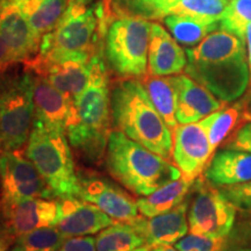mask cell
Returning a JSON list of instances; mask_svg holds the SVG:
<instances>
[{
    "mask_svg": "<svg viewBox=\"0 0 251 251\" xmlns=\"http://www.w3.org/2000/svg\"><path fill=\"white\" fill-rule=\"evenodd\" d=\"M185 72L225 103L246 93L250 83L246 41L219 28L187 48Z\"/></svg>",
    "mask_w": 251,
    "mask_h": 251,
    "instance_id": "obj_1",
    "label": "cell"
},
{
    "mask_svg": "<svg viewBox=\"0 0 251 251\" xmlns=\"http://www.w3.org/2000/svg\"><path fill=\"white\" fill-rule=\"evenodd\" d=\"M111 117L107 70L98 52L92 58L89 85L74 100L65 128L71 146L90 162L105 157L111 135Z\"/></svg>",
    "mask_w": 251,
    "mask_h": 251,
    "instance_id": "obj_2",
    "label": "cell"
},
{
    "mask_svg": "<svg viewBox=\"0 0 251 251\" xmlns=\"http://www.w3.org/2000/svg\"><path fill=\"white\" fill-rule=\"evenodd\" d=\"M111 111L115 129L170 161L174 148L172 130L157 112L142 81L127 78L115 83L111 94Z\"/></svg>",
    "mask_w": 251,
    "mask_h": 251,
    "instance_id": "obj_3",
    "label": "cell"
},
{
    "mask_svg": "<svg viewBox=\"0 0 251 251\" xmlns=\"http://www.w3.org/2000/svg\"><path fill=\"white\" fill-rule=\"evenodd\" d=\"M109 175L131 193L147 197L163 185L181 177V172L169 159L150 151L142 144L112 130L105 153Z\"/></svg>",
    "mask_w": 251,
    "mask_h": 251,
    "instance_id": "obj_4",
    "label": "cell"
},
{
    "mask_svg": "<svg viewBox=\"0 0 251 251\" xmlns=\"http://www.w3.org/2000/svg\"><path fill=\"white\" fill-rule=\"evenodd\" d=\"M99 19L97 9L80 0H70L58 24L41 40L40 50L29 61L37 63L65 59H91L98 54Z\"/></svg>",
    "mask_w": 251,
    "mask_h": 251,
    "instance_id": "obj_5",
    "label": "cell"
},
{
    "mask_svg": "<svg viewBox=\"0 0 251 251\" xmlns=\"http://www.w3.org/2000/svg\"><path fill=\"white\" fill-rule=\"evenodd\" d=\"M25 155L35 165L56 198L77 197L79 177L67 131L34 120Z\"/></svg>",
    "mask_w": 251,
    "mask_h": 251,
    "instance_id": "obj_6",
    "label": "cell"
},
{
    "mask_svg": "<svg viewBox=\"0 0 251 251\" xmlns=\"http://www.w3.org/2000/svg\"><path fill=\"white\" fill-rule=\"evenodd\" d=\"M151 23L144 18L124 15L106 30L105 55L109 67L124 78H143L148 72Z\"/></svg>",
    "mask_w": 251,
    "mask_h": 251,
    "instance_id": "obj_7",
    "label": "cell"
},
{
    "mask_svg": "<svg viewBox=\"0 0 251 251\" xmlns=\"http://www.w3.org/2000/svg\"><path fill=\"white\" fill-rule=\"evenodd\" d=\"M34 122L33 75L8 76L0 86V131L4 151L21 150Z\"/></svg>",
    "mask_w": 251,
    "mask_h": 251,
    "instance_id": "obj_8",
    "label": "cell"
},
{
    "mask_svg": "<svg viewBox=\"0 0 251 251\" xmlns=\"http://www.w3.org/2000/svg\"><path fill=\"white\" fill-rule=\"evenodd\" d=\"M194 188L187 214L190 233L228 237L236 218V207L222 193L221 188L208 183L205 177L197 178Z\"/></svg>",
    "mask_w": 251,
    "mask_h": 251,
    "instance_id": "obj_9",
    "label": "cell"
},
{
    "mask_svg": "<svg viewBox=\"0 0 251 251\" xmlns=\"http://www.w3.org/2000/svg\"><path fill=\"white\" fill-rule=\"evenodd\" d=\"M28 198L54 199L56 197L21 150L4 151L0 155V201Z\"/></svg>",
    "mask_w": 251,
    "mask_h": 251,
    "instance_id": "obj_10",
    "label": "cell"
},
{
    "mask_svg": "<svg viewBox=\"0 0 251 251\" xmlns=\"http://www.w3.org/2000/svg\"><path fill=\"white\" fill-rule=\"evenodd\" d=\"M0 214L2 227L18 238L37 228L57 225L59 201L46 198L0 201Z\"/></svg>",
    "mask_w": 251,
    "mask_h": 251,
    "instance_id": "obj_11",
    "label": "cell"
},
{
    "mask_svg": "<svg viewBox=\"0 0 251 251\" xmlns=\"http://www.w3.org/2000/svg\"><path fill=\"white\" fill-rule=\"evenodd\" d=\"M213 155L201 122L178 125L175 128L172 158L185 179L199 178L211 163Z\"/></svg>",
    "mask_w": 251,
    "mask_h": 251,
    "instance_id": "obj_12",
    "label": "cell"
},
{
    "mask_svg": "<svg viewBox=\"0 0 251 251\" xmlns=\"http://www.w3.org/2000/svg\"><path fill=\"white\" fill-rule=\"evenodd\" d=\"M0 34L17 63L35 57L41 37L31 29L25 9V0H0Z\"/></svg>",
    "mask_w": 251,
    "mask_h": 251,
    "instance_id": "obj_13",
    "label": "cell"
},
{
    "mask_svg": "<svg viewBox=\"0 0 251 251\" xmlns=\"http://www.w3.org/2000/svg\"><path fill=\"white\" fill-rule=\"evenodd\" d=\"M77 198L96 205L115 221L128 222L139 216L137 201L133 197L102 178H79Z\"/></svg>",
    "mask_w": 251,
    "mask_h": 251,
    "instance_id": "obj_14",
    "label": "cell"
},
{
    "mask_svg": "<svg viewBox=\"0 0 251 251\" xmlns=\"http://www.w3.org/2000/svg\"><path fill=\"white\" fill-rule=\"evenodd\" d=\"M57 199L59 201V220L56 227L67 238L99 234L102 229L115 222V220L96 205L77 197Z\"/></svg>",
    "mask_w": 251,
    "mask_h": 251,
    "instance_id": "obj_15",
    "label": "cell"
},
{
    "mask_svg": "<svg viewBox=\"0 0 251 251\" xmlns=\"http://www.w3.org/2000/svg\"><path fill=\"white\" fill-rule=\"evenodd\" d=\"M92 58H72L50 63L27 61L24 65L25 70L36 76L45 77L56 89L75 100L89 85Z\"/></svg>",
    "mask_w": 251,
    "mask_h": 251,
    "instance_id": "obj_16",
    "label": "cell"
},
{
    "mask_svg": "<svg viewBox=\"0 0 251 251\" xmlns=\"http://www.w3.org/2000/svg\"><path fill=\"white\" fill-rule=\"evenodd\" d=\"M172 79L177 91L176 118L179 125L202 120L226 106L224 101L188 75H175Z\"/></svg>",
    "mask_w": 251,
    "mask_h": 251,
    "instance_id": "obj_17",
    "label": "cell"
},
{
    "mask_svg": "<svg viewBox=\"0 0 251 251\" xmlns=\"http://www.w3.org/2000/svg\"><path fill=\"white\" fill-rule=\"evenodd\" d=\"M190 207L188 197L183 202L176 206L171 211L163 214L144 218L137 216L131 222L139 229L146 240V244L152 248L159 246H171L177 243L188 231L187 209Z\"/></svg>",
    "mask_w": 251,
    "mask_h": 251,
    "instance_id": "obj_18",
    "label": "cell"
},
{
    "mask_svg": "<svg viewBox=\"0 0 251 251\" xmlns=\"http://www.w3.org/2000/svg\"><path fill=\"white\" fill-rule=\"evenodd\" d=\"M186 51L162 25L151 23L148 51V74L151 76H175L185 70Z\"/></svg>",
    "mask_w": 251,
    "mask_h": 251,
    "instance_id": "obj_19",
    "label": "cell"
},
{
    "mask_svg": "<svg viewBox=\"0 0 251 251\" xmlns=\"http://www.w3.org/2000/svg\"><path fill=\"white\" fill-rule=\"evenodd\" d=\"M33 100L34 120L65 130L74 99L56 89L45 77L33 75Z\"/></svg>",
    "mask_w": 251,
    "mask_h": 251,
    "instance_id": "obj_20",
    "label": "cell"
},
{
    "mask_svg": "<svg viewBox=\"0 0 251 251\" xmlns=\"http://www.w3.org/2000/svg\"><path fill=\"white\" fill-rule=\"evenodd\" d=\"M205 178L216 187L250 181L251 152L229 148L216 152L205 170Z\"/></svg>",
    "mask_w": 251,
    "mask_h": 251,
    "instance_id": "obj_21",
    "label": "cell"
},
{
    "mask_svg": "<svg viewBox=\"0 0 251 251\" xmlns=\"http://www.w3.org/2000/svg\"><path fill=\"white\" fill-rule=\"evenodd\" d=\"M196 180L185 179L184 177L163 185L155 192L137 200L139 212L144 218L163 214L171 211L184 201L191 193Z\"/></svg>",
    "mask_w": 251,
    "mask_h": 251,
    "instance_id": "obj_22",
    "label": "cell"
},
{
    "mask_svg": "<svg viewBox=\"0 0 251 251\" xmlns=\"http://www.w3.org/2000/svg\"><path fill=\"white\" fill-rule=\"evenodd\" d=\"M200 122L206 129L212 151L214 153L222 143L230 139L234 131L236 133L238 128L242 127L241 122L247 124L248 119L242 103L237 102L234 106H225L219 111L213 112Z\"/></svg>",
    "mask_w": 251,
    "mask_h": 251,
    "instance_id": "obj_23",
    "label": "cell"
},
{
    "mask_svg": "<svg viewBox=\"0 0 251 251\" xmlns=\"http://www.w3.org/2000/svg\"><path fill=\"white\" fill-rule=\"evenodd\" d=\"M148 93L157 112L161 114L168 127L174 131L178 126L176 118L177 109V91L172 76H151L147 74L140 79Z\"/></svg>",
    "mask_w": 251,
    "mask_h": 251,
    "instance_id": "obj_24",
    "label": "cell"
},
{
    "mask_svg": "<svg viewBox=\"0 0 251 251\" xmlns=\"http://www.w3.org/2000/svg\"><path fill=\"white\" fill-rule=\"evenodd\" d=\"M163 20L174 39L186 47L197 46L206 36L220 28V23H208L177 14L165 15Z\"/></svg>",
    "mask_w": 251,
    "mask_h": 251,
    "instance_id": "obj_25",
    "label": "cell"
},
{
    "mask_svg": "<svg viewBox=\"0 0 251 251\" xmlns=\"http://www.w3.org/2000/svg\"><path fill=\"white\" fill-rule=\"evenodd\" d=\"M70 0H25L31 29L42 39L56 27Z\"/></svg>",
    "mask_w": 251,
    "mask_h": 251,
    "instance_id": "obj_26",
    "label": "cell"
},
{
    "mask_svg": "<svg viewBox=\"0 0 251 251\" xmlns=\"http://www.w3.org/2000/svg\"><path fill=\"white\" fill-rule=\"evenodd\" d=\"M144 244L146 240L131 222L115 221L96 238L97 251H133Z\"/></svg>",
    "mask_w": 251,
    "mask_h": 251,
    "instance_id": "obj_27",
    "label": "cell"
},
{
    "mask_svg": "<svg viewBox=\"0 0 251 251\" xmlns=\"http://www.w3.org/2000/svg\"><path fill=\"white\" fill-rule=\"evenodd\" d=\"M228 1L225 0H179L168 14L199 19L208 23H220Z\"/></svg>",
    "mask_w": 251,
    "mask_h": 251,
    "instance_id": "obj_28",
    "label": "cell"
},
{
    "mask_svg": "<svg viewBox=\"0 0 251 251\" xmlns=\"http://www.w3.org/2000/svg\"><path fill=\"white\" fill-rule=\"evenodd\" d=\"M249 26H251V0H230L220 19V28L244 40Z\"/></svg>",
    "mask_w": 251,
    "mask_h": 251,
    "instance_id": "obj_29",
    "label": "cell"
},
{
    "mask_svg": "<svg viewBox=\"0 0 251 251\" xmlns=\"http://www.w3.org/2000/svg\"><path fill=\"white\" fill-rule=\"evenodd\" d=\"M67 237L56 226L37 228L17 238V244L26 251H57Z\"/></svg>",
    "mask_w": 251,
    "mask_h": 251,
    "instance_id": "obj_30",
    "label": "cell"
},
{
    "mask_svg": "<svg viewBox=\"0 0 251 251\" xmlns=\"http://www.w3.org/2000/svg\"><path fill=\"white\" fill-rule=\"evenodd\" d=\"M227 237H214L191 234L176 243L178 251H226Z\"/></svg>",
    "mask_w": 251,
    "mask_h": 251,
    "instance_id": "obj_31",
    "label": "cell"
},
{
    "mask_svg": "<svg viewBox=\"0 0 251 251\" xmlns=\"http://www.w3.org/2000/svg\"><path fill=\"white\" fill-rule=\"evenodd\" d=\"M179 0H131L133 8L146 17L164 18Z\"/></svg>",
    "mask_w": 251,
    "mask_h": 251,
    "instance_id": "obj_32",
    "label": "cell"
},
{
    "mask_svg": "<svg viewBox=\"0 0 251 251\" xmlns=\"http://www.w3.org/2000/svg\"><path fill=\"white\" fill-rule=\"evenodd\" d=\"M222 193L236 208L251 213V180L247 183L220 187Z\"/></svg>",
    "mask_w": 251,
    "mask_h": 251,
    "instance_id": "obj_33",
    "label": "cell"
},
{
    "mask_svg": "<svg viewBox=\"0 0 251 251\" xmlns=\"http://www.w3.org/2000/svg\"><path fill=\"white\" fill-rule=\"evenodd\" d=\"M229 149L243 150L251 152V122L238 128V130L225 143Z\"/></svg>",
    "mask_w": 251,
    "mask_h": 251,
    "instance_id": "obj_34",
    "label": "cell"
},
{
    "mask_svg": "<svg viewBox=\"0 0 251 251\" xmlns=\"http://www.w3.org/2000/svg\"><path fill=\"white\" fill-rule=\"evenodd\" d=\"M57 251H97L93 236L68 237Z\"/></svg>",
    "mask_w": 251,
    "mask_h": 251,
    "instance_id": "obj_35",
    "label": "cell"
},
{
    "mask_svg": "<svg viewBox=\"0 0 251 251\" xmlns=\"http://www.w3.org/2000/svg\"><path fill=\"white\" fill-rule=\"evenodd\" d=\"M14 64H17V61L0 34V71H7Z\"/></svg>",
    "mask_w": 251,
    "mask_h": 251,
    "instance_id": "obj_36",
    "label": "cell"
},
{
    "mask_svg": "<svg viewBox=\"0 0 251 251\" xmlns=\"http://www.w3.org/2000/svg\"><path fill=\"white\" fill-rule=\"evenodd\" d=\"M17 242V237L9 234L6 229L0 226V251H8L11 247Z\"/></svg>",
    "mask_w": 251,
    "mask_h": 251,
    "instance_id": "obj_37",
    "label": "cell"
},
{
    "mask_svg": "<svg viewBox=\"0 0 251 251\" xmlns=\"http://www.w3.org/2000/svg\"><path fill=\"white\" fill-rule=\"evenodd\" d=\"M246 48H247V58H248V65H249L250 71V83H251V26L248 27L246 31ZM249 83V84H250Z\"/></svg>",
    "mask_w": 251,
    "mask_h": 251,
    "instance_id": "obj_38",
    "label": "cell"
},
{
    "mask_svg": "<svg viewBox=\"0 0 251 251\" xmlns=\"http://www.w3.org/2000/svg\"><path fill=\"white\" fill-rule=\"evenodd\" d=\"M241 103H242L244 112H246L248 122H251V83L249 84V92H248L247 98L244 99Z\"/></svg>",
    "mask_w": 251,
    "mask_h": 251,
    "instance_id": "obj_39",
    "label": "cell"
},
{
    "mask_svg": "<svg viewBox=\"0 0 251 251\" xmlns=\"http://www.w3.org/2000/svg\"><path fill=\"white\" fill-rule=\"evenodd\" d=\"M153 251H178L176 248L171 247V246H159V247H156L152 249Z\"/></svg>",
    "mask_w": 251,
    "mask_h": 251,
    "instance_id": "obj_40",
    "label": "cell"
},
{
    "mask_svg": "<svg viewBox=\"0 0 251 251\" xmlns=\"http://www.w3.org/2000/svg\"><path fill=\"white\" fill-rule=\"evenodd\" d=\"M133 251H152V248L148 246V244H144V246L136 248V249H134Z\"/></svg>",
    "mask_w": 251,
    "mask_h": 251,
    "instance_id": "obj_41",
    "label": "cell"
},
{
    "mask_svg": "<svg viewBox=\"0 0 251 251\" xmlns=\"http://www.w3.org/2000/svg\"><path fill=\"white\" fill-rule=\"evenodd\" d=\"M6 78V71H0V86L2 85Z\"/></svg>",
    "mask_w": 251,
    "mask_h": 251,
    "instance_id": "obj_42",
    "label": "cell"
},
{
    "mask_svg": "<svg viewBox=\"0 0 251 251\" xmlns=\"http://www.w3.org/2000/svg\"><path fill=\"white\" fill-rule=\"evenodd\" d=\"M11 251H26V250H25L24 248H21L20 246H19V244H15V247L12 248Z\"/></svg>",
    "mask_w": 251,
    "mask_h": 251,
    "instance_id": "obj_43",
    "label": "cell"
},
{
    "mask_svg": "<svg viewBox=\"0 0 251 251\" xmlns=\"http://www.w3.org/2000/svg\"><path fill=\"white\" fill-rule=\"evenodd\" d=\"M4 152V144H2V137H1V131H0V155Z\"/></svg>",
    "mask_w": 251,
    "mask_h": 251,
    "instance_id": "obj_44",
    "label": "cell"
},
{
    "mask_svg": "<svg viewBox=\"0 0 251 251\" xmlns=\"http://www.w3.org/2000/svg\"><path fill=\"white\" fill-rule=\"evenodd\" d=\"M233 251H251V247H250V248H244V249H237V250H233Z\"/></svg>",
    "mask_w": 251,
    "mask_h": 251,
    "instance_id": "obj_45",
    "label": "cell"
},
{
    "mask_svg": "<svg viewBox=\"0 0 251 251\" xmlns=\"http://www.w3.org/2000/svg\"><path fill=\"white\" fill-rule=\"evenodd\" d=\"M80 1H83V2H86V1H90V0H80Z\"/></svg>",
    "mask_w": 251,
    "mask_h": 251,
    "instance_id": "obj_46",
    "label": "cell"
},
{
    "mask_svg": "<svg viewBox=\"0 0 251 251\" xmlns=\"http://www.w3.org/2000/svg\"><path fill=\"white\" fill-rule=\"evenodd\" d=\"M225 1H228L229 2V1H230V0H225Z\"/></svg>",
    "mask_w": 251,
    "mask_h": 251,
    "instance_id": "obj_47",
    "label": "cell"
},
{
    "mask_svg": "<svg viewBox=\"0 0 251 251\" xmlns=\"http://www.w3.org/2000/svg\"><path fill=\"white\" fill-rule=\"evenodd\" d=\"M0 226H1V221H0Z\"/></svg>",
    "mask_w": 251,
    "mask_h": 251,
    "instance_id": "obj_48",
    "label": "cell"
},
{
    "mask_svg": "<svg viewBox=\"0 0 251 251\" xmlns=\"http://www.w3.org/2000/svg\"><path fill=\"white\" fill-rule=\"evenodd\" d=\"M152 251H153V250H152Z\"/></svg>",
    "mask_w": 251,
    "mask_h": 251,
    "instance_id": "obj_49",
    "label": "cell"
}]
</instances>
